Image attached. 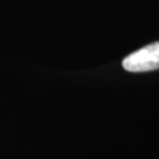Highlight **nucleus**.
Instances as JSON below:
<instances>
[{"mask_svg": "<svg viewBox=\"0 0 159 159\" xmlns=\"http://www.w3.org/2000/svg\"><path fill=\"white\" fill-rule=\"evenodd\" d=\"M123 67L129 72H148L159 68V41L150 44L129 54L123 60Z\"/></svg>", "mask_w": 159, "mask_h": 159, "instance_id": "f257e3e1", "label": "nucleus"}]
</instances>
